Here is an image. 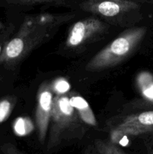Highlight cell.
I'll return each mask as SVG.
<instances>
[{
	"label": "cell",
	"instance_id": "11",
	"mask_svg": "<svg viewBox=\"0 0 153 154\" xmlns=\"http://www.w3.org/2000/svg\"><path fill=\"white\" fill-rule=\"evenodd\" d=\"M14 105V100L12 98H4L0 99V123L8 119L11 113Z\"/></svg>",
	"mask_w": 153,
	"mask_h": 154
},
{
	"label": "cell",
	"instance_id": "7",
	"mask_svg": "<svg viewBox=\"0 0 153 154\" xmlns=\"http://www.w3.org/2000/svg\"><path fill=\"white\" fill-rule=\"evenodd\" d=\"M69 99L71 105L77 111L84 123L93 126L97 125L94 113L85 99L80 96H72Z\"/></svg>",
	"mask_w": 153,
	"mask_h": 154
},
{
	"label": "cell",
	"instance_id": "8",
	"mask_svg": "<svg viewBox=\"0 0 153 154\" xmlns=\"http://www.w3.org/2000/svg\"><path fill=\"white\" fill-rule=\"evenodd\" d=\"M77 1L78 0H0V2L17 6H34L39 5H66Z\"/></svg>",
	"mask_w": 153,
	"mask_h": 154
},
{
	"label": "cell",
	"instance_id": "14",
	"mask_svg": "<svg viewBox=\"0 0 153 154\" xmlns=\"http://www.w3.org/2000/svg\"><path fill=\"white\" fill-rule=\"evenodd\" d=\"M2 50H3V47H2V45L1 42H0V56H1L2 52Z\"/></svg>",
	"mask_w": 153,
	"mask_h": 154
},
{
	"label": "cell",
	"instance_id": "12",
	"mask_svg": "<svg viewBox=\"0 0 153 154\" xmlns=\"http://www.w3.org/2000/svg\"><path fill=\"white\" fill-rule=\"evenodd\" d=\"M52 91L56 93V94H65L70 90V84L66 80L58 79L52 84Z\"/></svg>",
	"mask_w": 153,
	"mask_h": 154
},
{
	"label": "cell",
	"instance_id": "10",
	"mask_svg": "<svg viewBox=\"0 0 153 154\" xmlns=\"http://www.w3.org/2000/svg\"><path fill=\"white\" fill-rule=\"evenodd\" d=\"M94 149H95L96 153H104V154H120L124 153V152L122 150L117 147L114 144L110 143L104 142V141H99L94 144Z\"/></svg>",
	"mask_w": 153,
	"mask_h": 154
},
{
	"label": "cell",
	"instance_id": "1",
	"mask_svg": "<svg viewBox=\"0 0 153 154\" xmlns=\"http://www.w3.org/2000/svg\"><path fill=\"white\" fill-rule=\"evenodd\" d=\"M74 16L72 14L44 13L26 17L14 37L3 48L0 64L10 65L24 58Z\"/></svg>",
	"mask_w": 153,
	"mask_h": 154
},
{
	"label": "cell",
	"instance_id": "3",
	"mask_svg": "<svg viewBox=\"0 0 153 154\" xmlns=\"http://www.w3.org/2000/svg\"><path fill=\"white\" fill-rule=\"evenodd\" d=\"M144 35L142 28H131L122 32L87 63L88 72H99L117 66L132 54Z\"/></svg>",
	"mask_w": 153,
	"mask_h": 154
},
{
	"label": "cell",
	"instance_id": "2",
	"mask_svg": "<svg viewBox=\"0 0 153 154\" xmlns=\"http://www.w3.org/2000/svg\"><path fill=\"white\" fill-rule=\"evenodd\" d=\"M82 122L77 111L70 104L68 96L64 94H56L53 97L50 120L48 150L55 148L62 141L76 138L82 134Z\"/></svg>",
	"mask_w": 153,
	"mask_h": 154
},
{
	"label": "cell",
	"instance_id": "13",
	"mask_svg": "<svg viewBox=\"0 0 153 154\" xmlns=\"http://www.w3.org/2000/svg\"><path fill=\"white\" fill-rule=\"evenodd\" d=\"M138 83L142 90V94L148 99H153V84H148V83H146L144 75H142L140 77Z\"/></svg>",
	"mask_w": 153,
	"mask_h": 154
},
{
	"label": "cell",
	"instance_id": "4",
	"mask_svg": "<svg viewBox=\"0 0 153 154\" xmlns=\"http://www.w3.org/2000/svg\"><path fill=\"white\" fill-rule=\"evenodd\" d=\"M108 26L96 17H89L75 23L70 29L66 46L76 48L88 44L106 32Z\"/></svg>",
	"mask_w": 153,
	"mask_h": 154
},
{
	"label": "cell",
	"instance_id": "5",
	"mask_svg": "<svg viewBox=\"0 0 153 154\" xmlns=\"http://www.w3.org/2000/svg\"><path fill=\"white\" fill-rule=\"evenodd\" d=\"M136 0H82L79 4L84 11L104 17H114L136 10Z\"/></svg>",
	"mask_w": 153,
	"mask_h": 154
},
{
	"label": "cell",
	"instance_id": "9",
	"mask_svg": "<svg viewBox=\"0 0 153 154\" xmlns=\"http://www.w3.org/2000/svg\"><path fill=\"white\" fill-rule=\"evenodd\" d=\"M34 129V125L31 120L26 117H20L14 125V131L19 136L28 135Z\"/></svg>",
	"mask_w": 153,
	"mask_h": 154
},
{
	"label": "cell",
	"instance_id": "6",
	"mask_svg": "<svg viewBox=\"0 0 153 154\" xmlns=\"http://www.w3.org/2000/svg\"><path fill=\"white\" fill-rule=\"evenodd\" d=\"M52 102L53 96L52 87L48 83H44L39 88L38 93V104L35 113L38 138L42 144L44 142L50 126Z\"/></svg>",
	"mask_w": 153,
	"mask_h": 154
}]
</instances>
